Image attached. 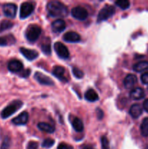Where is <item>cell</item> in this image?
I'll list each match as a JSON object with an SVG mask.
<instances>
[{"mask_svg":"<svg viewBox=\"0 0 148 149\" xmlns=\"http://www.w3.org/2000/svg\"><path fill=\"white\" fill-rule=\"evenodd\" d=\"M48 14L53 17H64L68 14V10L64 4L58 1H51L46 5Z\"/></svg>","mask_w":148,"mask_h":149,"instance_id":"6da1fadb","label":"cell"},{"mask_svg":"<svg viewBox=\"0 0 148 149\" xmlns=\"http://www.w3.org/2000/svg\"><path fill=\"white\" fill-rule=\"evenodd\" d=\"M23 106V102L21 100H14L6 108H4L1 113V117L2 119H7L15 113L17 110Z\"/></svg>","mask_w":148,"mask_h":149,"instance_id":"7a4b0ae2","label":"cell"},{"mask_svg":"<svg viewBox=\"0 0 148 149\" xmlns=\"http://www.w3.org/2000/svg\"><path fill=\"white\" fill-rule=\"evenodd\" d=\"M115 9L114 6L105 5V7H103L99 13L98 16H97V22L100 23V22L107 20L115 14Z\"/></svg>","mask_w":148,"mask_h":149,"instance_id":"3957f363","label":"cell"},{"mask_svg":"<svg viewBox=\"0 0 148 149\" xmlns=\"http://www.w3.org/2000/svg\"><path fill=\"white\" fill-rule=\"evenodd\" d=\"M41 28L39 26H36V25L30 26L27 29V31L26 33V39L31 42H35L39 37V36L41 35Z\"/></svg>","mask_w":148,"mask_h":149,"instance_id":"277c9868","label":"cell"},{"mask_svg":"<svg viewBox=\"0 0 148 149\" xmlns=\"http://www.w3.org/2000/svg\"><path fill=\"white\" fill-rule=\"evenodd\" d=\"M71 15L74 18L79 20H84L88 17L89 13L84 7L77 6L71 10Z\"/></svg>","mask_w":148,"mask_h":149,"instance_id":"5b68a950","label":"cell"},{"mask_svg":"<svg viewBox=\"0 0 148 149\" xmlns=\"http://www.w3.org/2000/svg\"><path fill=\"white\" fill-rule=\"evenodd\" d=\"M54 48L58 56L62 59H67L69 58L70 56V52L68 51V48L65 46L61 42H56L54 45Z\"/></svg>","mask_w":148,"mask_h":149,"instance_id":"8992f818","label":"cell"},{"mask_svg":"<svg viewBox=\"0 0 148 149\" xmlns=\"http://www.w3.org/2000/svg\"><path fill=\"white\" fill-rule=\"evenodd\" d=\"M34 10V6L30 2H24L20 6V17L21 19H25L28 17Z\"/></svg>","mask_w":148,"mask_h":149,"instance_id":"52a82bcc","label":"cell"},{"mask_svg":"<svg viewBox=\"0 0 148 149\" xmlns=\"http://www.w3.org/2000/svg\"><path fill=\"white\" fill-rule=\"evenodd\" d=\"M3 12L4 15L7 16V17L14 18L17 13V6L12 3L5 4L3 6Z\"/></svg>","mask_w":148,"mask_h":149,"instance_id":"ba28073f","label":"cell"},{"mask_svg":"<svg viewBox=\"0 0 148 149\" xmlns=\"http://www.w3.org/2000/svg\"><path fill=\"white\" fill-rule=\"evenodd\" d=\"M34 78L36 81L40 84H44V85H54V81L51 79L47 76L44 75L42 73L36 72L34 75Z\"/></svg>","mask_w":148,"mask_h":149,"instance_id":"9c48e42d","label":"cell"},{"mask_svg":"<svg viewBox=\"0 0 148 149\" xmlns=\"http://www.w3.org/2000/svg\"><path fill=\"white\" fill-rule=\"evenodd\" d=\"M20 51L22 53V55L26 59L28 60V61H33V60L36 59L39 56V53H38L37 51L33 50V49H27V48L21 47L20 49Z\"/></svg>","mask_w":148,"mask_h":149,"instance_id":"30bf717a","label":"cell"},{"mask_svg":"<svg viewBox=\"0 0 148 149\" xmlns=\"http://www.w3.org/2000/svg\"><path fill=\"white\" fill-rule=\"evenodd\" d=\"M7 67H8L9 71L12 73H16L19 72L23 69V65L20 61L17 60H12L9 62Z\"/></svg>","mask_w":148,"mask_h":149,"instance_id":"8fae6325","label":"cell"},{"mask_svg":"<svg viewBox=\"0 0 148 149\" xmlns=\"http://www.w3.org/2000/svg\"><path fill=\"white\" fill-rule=\"evenodd\" d=\"M63 40L67 42H71V43H74V42H78L81 40V36L78 33L74 31H69L65 33L63 36Z\"/></svg>","mask_w":148,"mask_h":149,"instance_id":"7c38bea8","label":"cell"},{"mask_svg":"<svg viewBox=\"0 0 148 149\" xmlns=\"http://www.w3.org/2000/svg\"><path fill=\"white\" fill-rule=\"evenodd\" d=\"M28 121V113L26 111H23L17 117L14 118L12 122L16 125H24L27 123Z\"/></svg>","mask_w":148,"mask_h":149,"instance_id":"4fadbf2b","label":"cell"},{"mask_svg":"<svg viewBox=\"0 0 148 149\" xmlns=\"http://www.w3.org/2000/svg\"><path fill=\"white\" fill-rule=\"evenodd\" d=\"M65 22L62 19L55 20L52 23V29L55 33H60L65 29Z\"/></svg>","mask_w":148,"mask_h":149,"instance_id":"5bb4252c","label":"cell"},{"mask_svg":"<svg viewBox=\"0 0 148 149\" xmlns=\"http://www.w3.org/2000/svg\"><path fill=\"white\" fill-rule=\"evenodd\" d=\"M136 81H137V78L133 74H129L126 77L123 81V84L124 87L127 89H130L133 87L135 84H136Z\"/></svg>","mask_w":148,"mask_h":149,"instance_id":"9a60e30c","label":"cell"},{"mask_svg":"<svg viewBox=\"0 0 148 149\" xmlns=\"http://www.w3.org/2000/svg\"><path fill=\"white\" fill-rule=\"evenodd\" d=\"M145 96V92L140 87H136V88L133 89L131 90L130 93V97H131L133 100H141V99L143 98Z\"/></svg>","mask_w":148,"mask_h":149,"instance_id":"2e32d148","label":"cell"},{"mask_svg":"<svg viewBox=\"0 0 148 149\" xmlns=\"http://www.w3.org/2000/svg\"><path fill=\"white\" fill-rule=\"evenodd\" d=\"M64 73H65V68L62 66H55L54 67L53 71H52V74L55 77L59 79L60 81H67V79L64 77Z\"/></svg>","mask_w":148,"mask_h":149,"instance_id":"e0dca14e","label":"cell"},{"mask_svg":"<svg viewBox=\"0 0 148 149\" xmlns=\"http://www.w3.org/2000/svg\"><path fill=\"white\" fill-rule=\"evenodd\" d=\"M129 113L134 119L139 117L142 113V108L139 104H133L129 110Z\"/></svg>","mask_w":148,"mask_h":149,"instance_id":"ac0fdd59","label":"cell"},{"mask_svg":"<svg viewBox=\"0 0 148 149\" xmlns=\"http://www.w3.org/2000/svg\"><path fill=\"white\" fill-rule=\"evenodd\" d=\"M86 100L89 102H95L98 100L99 96L97 93L92 89H89L85 93Z\"/></svg>","mask_w":148,"mask_h":149,"instance_id":"d6986e66","label":"cell"},{"mask_svg":"<svg viewBox=\"0 0 148 149\" xmlns=\"http://www.w3.org/2000/svg\"><path fill=\"white\" fill-rule=\"evenodd\" d=\"M71 124H72V126L73 127V129L75 130L76 132H82L83 130H84V124H83L82 121L80 119H78V118H73Z\"/></svg>","mask_w":148,"mask_h":149,"instance_id":"ffe728a7","label":"cell"},{"mask_svg":"<svg viewBox=\"0 0 148 149\" xmlns=\"http://www.w3.org/2000/svg\"><path fill=\"white\" fill-rule=\"evenodd\" d=\"M38 127L41 131L49 132V133H52V132H55V127L53 126H52L49 124L44 123V122H40V123L38 124Z\"/></svg>","mask_w":148,"mask_h":149,"instance_id":"44dd1931","label":"cell"},{"mask_svg":"<svg viewBox=\"0 0 148 149\" xmlns=\"http://www.w3.org/2000/svg\"><path fill=\"white\" fill-rule=\"evenodd\" d=\"M133 69L136 72H142L148 69V62L147 61H141L137 63L133 66Z\"/></svg>","mask_w":148,"mask_h":149,"instance_id":"7402d4cb","label":"cell"},{"mask_svg":"<svg viewBox=\"0 0 148 149\" xmlns=\"http://www.w3.org/2000/svg\"><path fill=\"white\" fill-rule=\"evenodd\" d=\"M140 130L142 136H148V118H145L142 121V123L141 125Z\"/></svg>","mask_w":148,"mask_h":149,"instance_id":"603a6c76","label":"cell"},{"mask_svg":"<svg viewBox=\"0 0 148 149\" xmlns=\"http://www.w3.org/2000/svg\"><path fill=\"white\" fill-rule=\"evenodd\" d=\"M13 26V23L12 22L9 21V20H3L0 23V31H4L5 30H8V29H11Z\"/></svg>","mask_w":148,"mask_h":149,"instance_id":"cb8c5ba5","label":"cell"},{"mask_svg":"<svg viewBox=\"0 0 148 149\" xmlns=\"http://www.w3.org/2000/svg\"><path fill=\"white\" fill-rule=\"evenodd\" d=\"M115 4L122 10H126L130 6V2L127 0H119L115 1Z\"/></svg>","mask_w":148,"mask_h":149,"instance_id":"d4e9b609","label":"cell"},{"mask_svg":"<svg viewBox=\"0 0 148 149\" xmlns=\"http://www.w3.org/2000/svg\"><path fill=\"white\" fill-rule=\"evenodd\" d=\"M41 50L46 55H50L52 52L51 49V45L49 43H44L41 45Z\"/></svg>","mask_w":148,"mask_h":149,"instance_id":"484cf974","label":"cell"},{"mask_svg":"<svg viewBox=\"0 0 148 149\" xmlns=\"http://www.w3.org/2000/svg\"><path fill=\"white\" fill-rule=\"evenodd\" d=\"M55 144V141L51 138H46L42 143V147L45 148H49Z\"/></svg>","mask_w":148,"mask_h":149,"instance_id":"4316f807","label":"cell"},{"mask_svg":"<svg viewBox=\"0 0 148 149\" xmlns=\"http://www.w3.org/2000/svg\"><path fill=\"white\" fill-rule=\"evenodd\" d=\"M73 75L78 79H81L84 77V72H83L81 70L76 68V67L73 68Z\"/></svg>","mask_w":148,"mask_h":149,"instance_id":"83f0119b","label":"cell"},{"mask_svg":"<svg viewBox=\"0 0 148 149\" xmlns=\"http://www.w3.org/2000/svg\"><path fill=\"white\" fill-rule=\"evenodd\" d=\"M101 143L102 148V149H110V146H109V141L107 140V137L102 136L101 138Z\"/></svg>","mask_w":148,"mask_h":149,"instance_id":"f1b7e54d","label":"cell"},{"mask_svg":"<svg viewBox=\"0 0 148 149\" xmlns=\"http://www.w3.org/2000/svg\"><path fill=\"white\" fill-rule=\"evenodd\" d=\"M10 146V138H5L4 140L3 141L2 144H1V148L0 149H8L9 147Z\"/></svg>","mask_w":148,"mask_h":149,"instance_id":"f546056e","label":"cell"},{"mask_svg":"<svg viewBox=\"0 0 148 149\" xmlns=\"http://www.w3.org/2000/svg\"><path fill=\"white\" fill-rule=\"evenodd\" d=\"M38 146H39V144L37 142H35V141H30V142L28 143L27 149H37Z\"/></svg>","mask_w":148,"mask_h":149,"instance_id":"4dcf8cb0","label":"cell"},{"mask_svg":"<svg viewBox=\"0 0 148 149\" xmlns=\"http://www.w3.org/2000/svg\"><path fill=\"white\" fill-rule=\"evenodd\" d=\"M141 80H142L143 84H148V72L144 73V74L141 76Z\"/></svg>","mask_w":148,"mask_h":149,"instance_id":"1f68e13d","label":"cell"},{"mask_svg":"<svg viewBox=\"0 0 148 149\" xmlns=\"http://www.w3.org/2000/svg\"><path fill=\"white\" fill-rule=\"evenodd\" d=\"M97 118L99 119H102L103 118V116H104V113H103L102 111L100 109H97Z\"/></svg>","mask_w":148,"mask_h":149,"instance_id":"d6a6232c","label":"cell"},{"mask_svg":"<svg viewBox=\"0 0 148 149\" xmlns=\"http://www.w3.org/2000/svg\"><path fill=\"white\" fill-rule=\"evenodd\" d=\"M7 45V39L5 37H0V46H6Z\"/></svg>","mask_w":148,"mask_h":149,"instance_id":"836d02e7","label":"cell"},{"mask_svg":"<svg viewBox=\"0 0 148 149\" xmlns=\"http://www.w3.org/2000/svg\"><path fill=\"white\" fill-rule=\"evenodd\" d=\"M30 74V69H27V70H26V71H24L23 73H22L21 77H28L29 74Z\"/></svg>","mask_w":148,"mask_h":149,"instance_id":"e575fe53","label":"cell"},{"mask_svg":"<svg viewBox=\"0 0 148 149\" xmlns=\"http://www.w3.org/2000/svg\"><path fill=\"white\" fill-rule=\"evenodd\" d=\"M57 149H69V148L65 143H60L58 146Z\"/></svg>","mask_w":148,"mask_h":149,"instance_id":"d590c367","label":"cell"},{"mask_svg":"<svg viewBox=\"0 0 148 149\" xmlns=\"http://www.w3.org/2000/svg\"><path fill=\"white\" fill-rule=\"evenodd\" d=\"M143 108L145 111L148 113V99H147L146 100H145V102L143 103Z\"/></svg>","mask_w":148,"mask_h":149,"instance_id":"8d00e7d4","label":"cell"},{"mask_svg":"<svg viewBox=\"0 0 148 149\" xmlns=\"http://www.w3.org/2000/svg\"><path fill=\"white\" fill-rule=\"evenodd\" d=\"M83 149H94V148L92 146L88 145V146H85L83 148Z\"/></svg>","mask_w":148,"mask_h":149,"instance_id":"74e56055","label":"cell"}]
</instances>
